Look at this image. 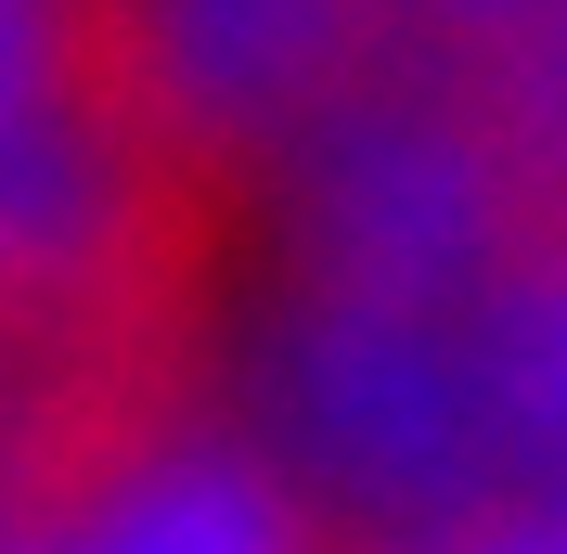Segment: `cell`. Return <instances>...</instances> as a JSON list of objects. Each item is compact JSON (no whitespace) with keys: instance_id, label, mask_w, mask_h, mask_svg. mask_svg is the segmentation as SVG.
<instances>
[{"instance_id":"1","label":"cell","mask_w":567,"mask_h":554,"mask_svg":"<svg viewBox=\"0 0 567 554\" xmlns=\"http://www.w3.org/2000/svg\"><path fill=\"white\" fill-rule=\"evenodd\" d=\"M477 375H491L516 503H567V219H542L477 297Z\"/></svg>"},{"instance_id":"2","label":"cell","mask_w":567,"mask_h":554,"mask_svg":"<svg viewBox=\"0 0 567 554\" xmlns=\"http://www.w3.org/2000/svg\"><path fill=\"white\" fill-rule=\"evenodd\" d=\"M491 91H503V116H516V155H529L542 219H567V0H542L529 27L491 52Z\"/></svg>"}]
</instances>
